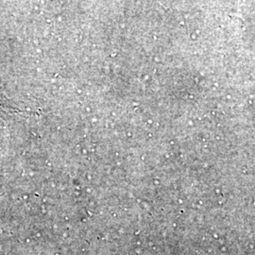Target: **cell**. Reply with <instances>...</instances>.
<instances>
[{
  "mask_svg": "<svg viewBox=\"0 0 255 255\" xmlns=\"http://www.w3.org/2000/svg\"><path fill=\"white\" fill-rule=\"evenodd\" d=\"M24 112L9 104H5L0 101V118L4 119H13V117L23 114Z\"/></svg>",
  "mask_w": 255,
  "mask_h": 255,
  "instance_id": "obj_1",
  "label": "cell"
}]
</instances>
